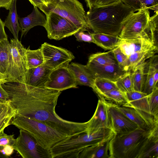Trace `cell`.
Listing matches in <instances>:
<instances>
[{"instance_id": "obj_36", "label": "cell", "mask_w": 158, "mask_h": 158, "mask_svg": "<svg viewBox=\"0 0 158 158\" xmlns=\"http://www.w3.org/2000/svg\"><path fill=\"white\" fill-rule=\"evenodd\" d=\"M16 114L15 110L10 102L6 110L0 116V133L11 125V120Z\"/></svg>"}, {"instance_id": "obj_14", "label": "cell", "mask_w": 158, "mask_h": 158, "mask_svg": "<svg viewBox=\"0 0 158 158\" xmlns=\"http://www.w3.org/2000/svg\"><path fill=\"white\" fill-rule=\"evenodd\" d=\"M125 94L128 102L123 106L135 109L152 123L158 124V120H156L150 114L147 94L135 90L126 93Z\"/></svg>"}, {"instance_id": "obj_12", "label": "cell", "mask_w": 158, "mask_h": 158, "mask_svg": "<svg viewBox=\"0 0 158 158\" xmlns=\"http://www.w3.org/2000/svg\"><path fill=\"white\" fill-rule=\"evenodd\" d=\"M77 84L68 67H62L52 70L45 87L60 91L76 88Z\"/></svg>"}, {"instance_id": "obj_15", "label": "cell", "mask_w": 158, "mask_h": 158, "mask_svg": "<svg viewBox=\"0 0 158 158\" xmlns=\"http://www.w3.org/2000/svg\"><path fill=\"white\" fill-rule=\"evenodd\" d=\"M109 128L108 105L103 100L99 99L95 113L88 121L86 132L96 131L100 129Z\"/></svg>"}, {"instance_id": "obj_53", "label": "cell", "mask_w": 158, "mask_h": 158, "mask_svg": "<svg viewBox=\"0 0 158 158\" xmlns=\"http://www.w3.org/2000/svg\"><path fill=\"white\" fill-rule=\"evenodd\" d=\"M1 103H0V104Z\"/></svg>"}, {"instance_id": "obj_9", "label": "cell", "mask_w": 158, "mask_h": 158, "mask_svg": "<svg viewBox=\"0 0 158 158\" xmlns=\"http://www.w3.org/2000/svg\"><path fill=\"white\" fill-rule=\"evenodd\" d=\"M45 15L46 22L44 27L50 39L60 40L81 30L70 21L56 14L50 12Z\"/></svg>"}, {"instance_id": "obj_23", "label": "cell", "mask_w": 158, "mask_h": 158, "mask_svg": "<svg viewBox=\"0 0 158 158\" xmlns=\"http://www.w3.org/2000/svg\"><path fill=\"white\" fill-rule=\"evenodd\" d=\"M91 34L94 43L105 50H112L118 47L123 40L118 36L99 33Z\"/></svg>"}, {"instance_id": "obj_31", "label": "cell", "mask_w": 158, "mask_h": 158, "mask_svg": "<svg viewBox=\"0 0 158 158\" xmlns=\"http://www.w3.org/2000/svg\"><path fill=\"white\" fill-rule=\"evenodd\" d=\"M127 6L137 11L142 9L158 12V0H121Z\"/></svg>"}, {"instance_id": "obj_40", "label": "cell", "mask_w": 158, "mask_h": 158, "mask_svg": "<svg viewBox=\"0 0 158 158\" xmlns=\"http://www.w3.org/2000/svg\"><path fill=\"white\" fill-rule=\"evenodd\" d=\"M85 30H81L75 33L73 35L79 41H84L94 43V41L91 33L85 32Z\"/></svg>"}, {"instance_id": "obj_27", "label": "cell", "mask_w": 158, "mask_h": 158, "mask_svg": "<svg viewBox=\"0 0 158 158\" xmlns=\"http://www.w3.org/2000/svg\"><path fill=\"white\" fill-rule=\"evenodd\" d=\"M117 63L112 50L106 52H99L91 55L87 65L102 66Z\"/></svg>"}, {"instance_id": "obj_35", "label": "cell", "mask_w": 158, "mask_h": 158, "mask_svg": "<svg viewBox=\"0 0 158 158\" xmlns=\"http://www.w3.org/2000/svg\"><path fill=\"white\" fill-rule=\"evenodd\" d=\"M118 89L126 93L134 90L131 73L127 72L123 76L115 81Z\"/></svg>"}, {"instance_id": "obj_3", "label": "cell", "mask_w": 158, "mask_h": 158, "mask_svg": "<svg viewBox=\"0 0 158 158\" xmlns=\"http://www.w3.org/2000/svg\"><path fill=\"white\" fill-rule=\"evenodd\" d=\"M114 135L110 128H104L91 132L69 136L50 149L52 158H78L85 148L111 139Z\"/></svg>"}, {"instance_id": "obj_49", "label": "cell", "mask_w": 158, "mask_h": 158, "mask_svg": "<svg viewBox=\"0 0 158 158\" xmlns=\"http://www.w3.org/2000/svg\"><path fill=\"white\" fill-rule=\"evenodd\" d=\"M98 0H85L87 7L89 9L94 6Z\"/></svg>"}, {"instance_id": "obj_44", "label": "cell", "mask_w": 158, "mask_h": 158, "mask_svg": "<svg viewBox=\"0 0 158 158\" xmlns=\"http://www.w3.org/2000/svg\"><path fill=\"white\" fill-rule=\"evenodd\" d=\"M13 0H0V8L3 7L9 10L11 6Z\"/></svg>"}, {"instance_id": "obj_47", "label": "cell", "mask_w": 158, "mask_h": 158, "mask_svg": "<svg viewBox=\"0 0 158 158\" xmlns=\"http://www.w3.org/2000/svg\"><path fill=\"white\" fill-rule=\"evenodd\" d=\"M10 103V101L9 100L5 102L1 103L0 104V116L6 110Z\"/></svg>"}, {"instance_id": "obj_37", "label": "cell", "mask_w": 158, "mask_h": 158, "mask_svg": "<svg viewBox=\"0 0 158 158\" xmlns=\"http://www.w3.org/2000/svg\"><path fill=\"white\" fill-rule=\"evenodd\" d=\"M148 99L150 114L158 120V87H156L150 94Z\"/></svg>"}, {"instance_id": "obj_6", "label": "cell", "mask_w": 158, "mask_h": 158, "mask_svg": "<svg viewBox=\"0 0 158 158\" xmlns=\"http://www.w3.org/2000/svg\"><path fill=\"white\" fill-rule=\"evenodd\" d=\"M11 125L28 133L41 146L48 150L68 136L42 122L18 114L11 120Z\"/></svg>"}, {"instance_id": "obj_25", "label": "cell", "mask_w": 158, "mask_h": 158, "mask_svg": "<svg viewBox=\"0 0 158 158\" xmlns=\"http://www.w3.org/2000/svg\"><path fill=\"white\" fill-rule=\"evenodd\" d=\"M157 52L158 51L150 50L131 54L128 57L125 71L133 72L139 66L155 55Z\"/></svg>"}, {"instance_id": "obj_17", "label": "cell", "mask_w": 158, "mask_h": 158, "mask_svg": "<svg viewBox=\"0 0 158 158\" xmlns=\"http://www.w3.org/2000/svg\"><path fill=\"white\" fill-rule=\"evenodd\" d=\"M95 78H101L115 81L127 72L118 63L102 66L87 65Z\"/></svg>"}, {"instance_id": "obj_7", "label": "cell", "mask_w": 158, "mask_h": 158, "mask_svg": "<svg viewBox=\"0 0 158 158\" xmlns=\"http://www.w3.org/2000/svg\"><path fill=\"white\" fill-rule=\"evenodd\" d=\"M45 14L53 12L66 19L82 30H88L86 13L78 0H51L38 7Z\"/></svg>"}, {"instance_id": "obj_52", "label": "cell", "mask_w": 158, "mask_h": 158, "mask_svg": "<svg viewBox=\"0 0 158 158\" xmlns=\"http://www.w3.org/2000/svg\"><path fill=\"white\" fill-rule=\"evenodd\" d=\"M46 3V5L45 6H46V5L49 2H50L51 0H43Z\"/></svg>"}, {"instance_id": "obj_8", "label": "cell", "mask_w": 158, "mask_h": 158, "mask_svg": "<svg viewBox=\"0 0 158 158\" xmlns=\"http://www.w3.org/2000/svg\"><path fill=\"white\" fill-rule=\"evenodd\" d=\"M9 43V61L6 72L7 81L26 83L28 69L26 48L18 40L11 39Z\"/></svg>"}, {"instance_id": "obj_4", "label": "cell", "mask_w": 158, "mask_h": 158, "mask_svg": "<svg viewBox=\"0 0 158 158\" xmlns=\"http://www.w3.org/2000/svg\"><path fill=\"white\" fill-rule=\"evenodd\" d=\"M158 131V126L146 130L138 127L126 133L115 135L109 142L110 158H139L150 137Z\"/></svg>"}, {"instance_id": "obj_10", "label": "cell", "mask_w": 158, "mask_h": 158, "mask_svg": "<svg viewBox=\"0 0 158 158\" xmlns=\"http://www.w3.org/2000/svg\"><path fill=\"white\" fill-rule=\"evenodd\" d=\"M13 147L23 158H52L50 150L43 148L31 135L21 130Z\"/></svg>"}, {"instance_id": "obj_21", "label": "cell", "mask_w": 158, "mask_h": 158, "mask_svg": "<svg viewBox=\"0 0 158 158\" xmlns=\"http://www.w3.org/2000/svg\"><path fill=\"white\" fill-rule=\"evenodd\" d=\"M110 139L86 147L80 153L78 158H110Z\"/></svg>"}, {"instance_id": "obj_20", "label": "cell", "mask_w": 158, "mask_h": 158, "mask_svg": "<svg viewBox=\"0 0 158 158\" xmlns=\"http://www.w3.org/2000/svg\"><path fill=\"white\" fill-rule=\"evenodd\" d=\"M68 67L73 75L77 85L92 87L95 77L87 65L71 63Z\"/></svg>"}, {"instance_id": "obj_11", "label": "cell", "mask_w": 158, "mask_h": 158, "mask_svg": "<svg viewBox=\"0 0 158 158\" xmlns=\"http://www.w3.org/2000/svg\"><path fill=\"white\" fill-rule=\"evenodd\" d=\"M42 52L44 65L53 70L62 67H68L75 57L67 49L50 44L46 42L40 47Z\"/></svg>"}, {"instance_id": "obj_1", "label": "cell", "mask_w": 158, "mask_h": 158, "mask_svg": "<svg viewBox=\"0 0 158 158\" xmlns=\"http://www.w3.org/2000/svg\"><path fill=\"white\" fill-rule=\"evenodd\" d=\"M2 85L16 114L42 122L68 136L86 132L87 122L67 121L56 114L55 108L61 91L21 82H7Z\"/></svg>"}, {"instance_id": "obj_16", "label": "cell", "mask_w": 158, "mask_h": 158, "mask_svg": "<svg viewBox=\"0 0 158 158\" xmlns=\"http://www.w3.org/2000/svg\"><path fill=\"white\" fill-rule=\"evenodd\" d=\"M119 47L122 52L128 57L135 52L158 51L157 44L151 41L140 39H123Z\"/></svg>"}, {"instance_id": "obj_45", "label": "cell", "mask_w": 158, "mask_h": 158, "mask_svg": "<svg viewBox=\"0 0 158 158\" xmlns=\"http://www.w3.org/2000/svg\"><path fill=\"white\" fill-rule=\"evenodd\" d=\"M120 0H98L94 6H99L107 5Z\"/></svg>"}, {"instance_id": "obj_51", "label": "cell", "mask_w": 158, "mask_h": 158, "mask_svg": "<svg viewBox=\"0 0 158 158\" xmlns=\"http://www.w3.org/2000/svg\"><path fill=\"white\" fill-rule=\"evenodd\" d=\"M0 158H6V157L3 155L0 151Z\"/></svg>"}, {"instance_id": "obj_29", "label": "cell", "mask_w": 158, "mask_h": 158, "mask_svg": "<svg viewBox=\"0 0 158 158\" xmlns=\"http://www.w3.org/2000/svg\"><path fill=\"white\" fill-rule=\"evenodd\" d=\"M158 158V131L149 138L143 148L139 158Z\"/></svg>"}, {"instance_id": "obj_33", "label": "cell", "mask_w": 158, "mask_h": 158, "mask_svg": "<svg viewBox=\"0 0 158 158\" xmlns=\"http://www.w3.org/2000/svg\"><path fill=\"white\" fill-rule=\"evenodd\" d=\"M147 61L143 63L131 72L135 90L142 92L145 80V69Z\"/></svg>"}, {"instance_id": "obj_18", "label": "cell", "mask_w": 158, "mask_h": 158, "mask_svg": "<svg viewBox=\"0 0 158 158\" xmlns=\"http://www.w3.org/2000/svg\"><path fill=\"white\" fill-rule=\"evenodd\" d=\"M21 30V38L32 28L37 26L45 27L46 16L41 12L38 7L34 6L32 12L27 16L18 18Z\"/></svg>"}, {"instance_id": "obj_38", "label": "cell", "mask_w": 158, "mask_h": 158, "mask_svg": "<svg viewBox=\"0 0 158 158\" xmlns=\"http://www.w3.org/2000/svg\"><path fill=\"white\" fill-rule=\"evenodd\" d=\"M112 51L117 63L125 71L128 57L122 52L119 46Z\"/></svg>"}, {"instance_id": "obj_41", "label": "cell", "mask_w": 158, "mask_h": 158, "mask_svg": "<svg viewBox=\"0 0 158 158\" xmlns=\"http://www.w3.org/2000/svg\"><path fill=\"white\" fill-rule=\"evenodd\" d=\"M14 150L12 146L7 145L0 149V151L6 158H8L10 157L13 153Z\"/></svg>"}, {"instance_id": "obj_32", "label": "cell", "mask_w": 158, "mask_h": 158, "mask_svg": "<svg viewBox=\"0 0 158 158\" xmlns=\"http://www.w3.org/2000/svg\"><path fill=\"white\" fill-rule=\"evenodd\" d=\"M98 95L114 89H118L115 81L107 79L96 78L92 87Z\"/></svg>"}, {"instance_id": "obj_39", "label": "cell", "mask_w": 158, "mask_h": 158, "mask_svg": "<svg viewBox=\"0 0 158 158\" xmlns=\"http://www.w3.org/2000/svg\"><path fill=\"white\" fill-rule=\"evenodd\" d=\"M14 135H8L4 131L0 133V149L4 146L10 145L13 146L15 141Z\"/></svg>"}, {"instance_id": "obj_24", "label": "cell", "mask_w": 158, "mask_h": 158, "mask_svg": "<svg viewBox=\"0 0 158 158\" xmlns=\"http://www.w3.org/2000/svg\"><path fill=\"white\" fill-rule=\"evenodd\" d=\"M158 70V56L154 55L149 59L145 66V81L142 92L150 94L155 88L154 86L153 76L154 72Z\"/></svg>"}, {"instance_id": "obj_43", "label": "cell", "mask_w": 158, "mask_h": 158, "mask_svg": "<svg viewBox=\"0 0 158 158\" xmlns=\"http://www.w3.org/2000/svg\"><path fill=\"white\" fill-rule=\"evenodd\" d=\"M4 23L0 18V42L8 39L7 35L5 31Z\"/></svg>"}, {"instance_id": "obj_2", "label": "cell", "mask_w": 158, "mask_h": 158, "mask_svg": "<svg viewBox=\"0 0 158 158\" xmlns=\"http://www.w3.org/2000/svg\"><path fill=\"white\" fill-rule=\"evenodd\" d=\"M137 11L121 0L106 5L94 6L86 13L87 26L94 32L118 36L127 19Z\"/></svg>"}, {"instance_id": "obj_5", "label": "cell", "mask_w": 158, "mask_h": 158, "mask_svg": "<svg viewBox=\"0 0 158 158\" xmlns=\"http://www.w3.org/2000/svg\"><path fill=\"white\" fill-rule=\"evenodd\" d=\"M148 9H142L132 13L124 24L119 36L124 40L140 39L157 44L158 19L150 18Z\"/></svg>"}, {"instance_id": "obj_30", "label": "cell", "mask_w": 158, "mask_h": 158, "mask_svg": "<svg viewBox=\"0 0 158 158\" xmlns=\"http://www.w3.org/2000/svg\"><path fill=\"white\" fill-rule=\"evenodd\" d=\"M25 56L28 69L44 65L43 56L40 48L32 50L29 47L26 48Z\"/></svg>"}, {"instance_id": "obj_28", "label": "cell", "mask_w": 158, "mask_h": 158, "mask_svg": "<svg viewBox=\"0 0 158 158\" xmlns=\"http://www.w3.org/2000/svg\"><path fill=\"white\" fill-rule=\"evenodd\" d=\"M98 95L106 102L118 106H125L128 102L125 93L118 89L112 90Z\"/></svg>"}, {"instance_id": "obj_42", "label": "cell", "mask_w": 158, "mask_h": 158, "mask_svg": "<svg viewBox=\"0 0 158 158\" xmlns=\"http://www.w3.org/2000/svg\"><path fill=\"white\" fill-rule=\"evenodd\" d=\"M9 100L8 95L6 91L0 85V102H5Z\"/></svg>"}, {"instance_id": "obj_13", "label": "cell", "mask_w": 158, "mask_h": 158, "mask_svg": "<svg viewBox=\"0 0 158 158\" xmlns=\"http://www.w3.org/2000/svg\"><path fill=\"white\" fill-rule=\"evenodd\" d=\"M107 103L108 105L109 127L115 135L128 132L138 127L122 112L117 106Z\"/></svg>"}, {"instance_id": "obj_22", "label": "cell", "mask_w": 158, "mask_h": 158, "mask_svg": "<svg viewBox=\"0 0 158 158\" xmlns=\"http://www.w3.org/2000/svg\"><path fill=\"white\" fill-rule=\"evenodd\" d=\"M118 109L139 127L148 130L158 126L148 120L135 109L127 106H117Z\"/></svg>"}, {"instance_id": "obj_34", "label": "cell", "mask_w": 158, "mask_h": 158, "mask_svg": "<svg viewBox=\"0 0 158 158\" xmlns=\"http://www.w3.org/2000/svg\"><path fill=\"white\" fill-rule=\"evenodd\" d=\"M10 43L8 39L0 42V72L4 74L8 67Z\"/></svg>"}, {"instance_id": "obj_26", "label": "cell", "mask_w": 158, "mask_h": 158, "mask_svg": "<svg viewBox=\"0 0 158 158\" xmlns=\"http://www.w3.org/2000/svg\"><path fill=\"white\" fill-rule=\"evenodd\" d=\"M17 0H13L9 10L8 16L4 23L6 27L13 34L14 39L18 40V34L21 29L20 27L16 10Z\"/></svg>"}, {"instance_id": "obj_48", "label": "cell", "mask_w": 158, "mask_h": 158, "mask_svg": "<svg viewBox=\"0 0 158 158\" xmlns=\"http://www.w3.org/2000/svg\"><path fill=\"white\" fill-rule=\"evenodd\" d=\"M7 76L6 74L0 72V85H2L7 82Z\"/></svg>"}, {"instance_id": "obj_50", "label": "cell", "mask_w": 158, "mask_h": 158, "mask_svg": "<svg viewBox=\"0 0 158 158\" xmlns=\"http://www.w3.org/2000/svg\"><path fill=\"white\" fill-rule=\"evenodd\" d=\"M153 80L154 86L155 88L158 86V70H156L154 72L153 76Z\"/></svg>"}, {"instance_id": "obj_19", "label": "cell", "mask_w": 158, "mask_h": 158, "mask_svg": "<svg viewBox=\"0 0 158 158\" xmlns=\"http://www.w3.org/2000/svg\"><path fill=\"white\" fill-rule=\"evenodd\" d=\"M52 70L44 65L29 69L26 83L35 87H45Z\"/></svg>"}, {"instance_id": "obj_46", "label": "cell", "mask_w": 158, "mask_h": 158, "mask_svg": "<svg viewBox=\"0 0 158 158\" xmlns=\"http://www.w3.org/2000/svg\"><path fill=\"white\" fill-rule=\"evenodd\" d=\"M29 1L33 6H36L38 8L43 5H46V4L43 0H29Z\"/></svg>"}]
</instances>
